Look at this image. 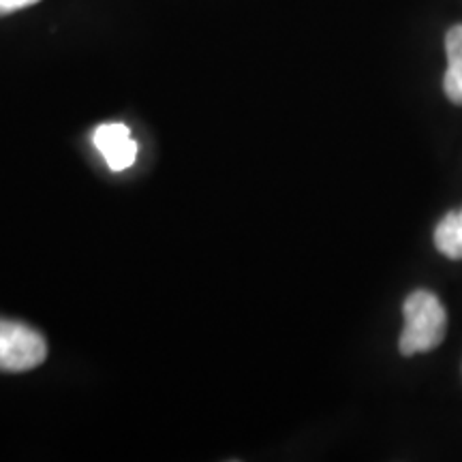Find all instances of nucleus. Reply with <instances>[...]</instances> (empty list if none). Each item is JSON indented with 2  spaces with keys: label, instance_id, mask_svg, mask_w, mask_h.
Listing matches in <instances>:
<instances>
[{
  "label": "nucleus",
  "instance_id": "obj_5",
  "mask_svg": "<svg viewBox=\"0 0 462 462\" xmlns=\"http://www.w3.org/2000/svg\"><path fill=\"white\" fill-rule=\"evenodd\" d=\"M446 54L449 71L462 73V24H456L446 34Z\"/></svg>",
  "mask_w": 462,
  "mask_h": 462
},
{
  "label": "nucleus",
  "instance_id": "obj_7",
  "mask_svg": "<svg viewBox=\"0 0 462 462\" xmlns=\"http://www.w3.org/2000/svg\"><path fill=\"white\" fill-rule=\"evenodd\" d=\"M37 3L39 0H0V15L15 14V11L32 7V5H37Z\"/></svg>",
  "mask_w": 462,
  "mask_h": 462
},
{
  "label": "nucleus",
  "instance_id": "obj_3",
  "mask_svg": "<svg viewBox=\"0 0 462 462\" xmlns=\"http://www.w3.org/2000/svg\"><path fill=\"white\" fill-rule=\"evenodd\" d=\"M92 142L112 171H123L135 163L137 143L131 140V133L125 125H101L92 135Z\"/></svg>",
  "mask_w": 462,
  "mask_h": 462
},
{
  "label": "nucleus",
  "instance_id": "obj_2",
  "mask_svg": "<svg viewBox=\"0 0 462 462\" xmlns=\"http://www.w3.org/2000/svg\"><path fill=\"white\" fill-rule=\"evenodd\" d=\"M48 357V343L37 330L20 321H0V371L26 373Z\"/></svg>",
  "mask_w": 462,
  "mask_h": 462
},
{
  "label": "nucleus",
  "instance_id": "obj_6",
  "mask_svg": "<svg viewBox=\"0 0 462 462\" xmlns=\"http://www.w3.org/2000/svg\"><path fill=\"white\" fill-rule=\"evenodd\" d=\"M443 92L454 106H462V73L446 69V73H443Z\"/></svg>",
  "mask_w": 462,
  "mask_h": 462
},
{
  "label": "nucleus",
  "instance_id": "obj_1",
  "mask_svg": "<svg viewBox=\"0 0 462 462\" xmlns=\"http://www.w3.org/2000/svg\"><path fill=\"white\" fill-rule=\"evenodd\" d=\"M404 328L398 349L404 357L429 354L446 340L448 313L437 293L429 289H415L402 304Z\"/></svg>",
  "mask_w": 462,
  "mask_h": 462
},
{
  "label": "nucleus",
  "instance_id": "obj_4",
  "mask_svg": "<svg viewBox=\"0 0 462 462\" xmlns=\"http://www.w3.org/2000/svg\"><path fill=\"white\" fill-rule=\"evenodd\" d=\"M435 246L448 259H454V262L462 259V208L439 221L435 227Z\"/></svg>",
  "mask_w": 462,
  "mask_h": 462
}]
</instances>
